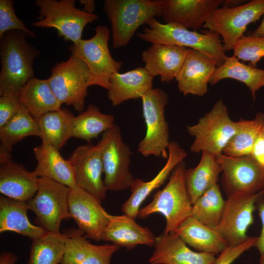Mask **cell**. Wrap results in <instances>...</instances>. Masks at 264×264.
Here are the masks:
<instances>
[{
  "mask_svg": "<svg viewBox=\"0 0 264 264\" xmlns=\"http://www.w3.org/2000/svg\"><path fill=\"white\" fill-rule=\"evenodd\" d=\"M137 37L152 44L176 45L196 50L221 66L226 56L220 35L206 30L200 33L173 24L162 23L155 18L150 19Z\"/></svg>",
  "mask_w": 264,
  "mask_h": 264,
  "instance_id": "7a4b0ae2",
  "label": "cell"
},
{
  "mask_svg": "<svg viewBox=\"0 0 264 264\" xmlns=\"http://www.w3.org/2000/svg\"><path fill=\"white\" fill-rule=\"evenodd\" d=\"M90 74L86 64L71 54L68 60L57 63L48 78L55 95L62 104L72 106L82 111L85 106Z\"/></svg>",
  "mask_w": 264,
  "mask_h": 264,
  "instance_id": "30bf717a",
  "label": "cell"
},
{
  "mask_svg": "<svg viewBox=\"0 0 264 264\" xmlns=\"http://www.w3.org/2000/svg\"><path fill=\"white\" fill-rule=\"evenodd\" d=\"M97 145L101 151L107 189L119 191L130 188L134 180L130 171L132 152L123 141L120 127L115 125L104 132Z\"/></svg>",
  "mask_w": 264,
  "mask_h": 264,
  "instance_id": "9c48e42d",
  "label": "cell"
},
{
  "mask_svg": "<svg viewBox=\"0 0 264 264\" xmlns=\"http://www.w3.org/2000/svg\"><path fill=\"white\" fill-rule=\"evenodd\" d=\"M66 235L65 254L59 264H110L112 255L119 248L113 244L90 243L78 228L64 231Z\"/></svg>",
  "mask_w": 264,
  "mask_h": 264,
  "instance_id": "ffe728a7",
  "label": "cell"
},
{
  "mask_svg": "<svg viewBox=\"0 0 264 264\" xmlns=\"http://www.w3.org/2000/svg\"><path fill=\"white\" fill-rule=\"evenodd\" d=\"M168 98L167 93L158 88H152L141 98L146 131L144 137L139 143L138 152L143 156L168 158L170 142L165 108Z\"/></svg>",
  "mask_w": 264,
  "mask_h": 264,
  "instance_id": "ba28073f",
  "label": "cell"
},
{
  "mask_svg": "<svg viewBox=\"0 0 264 264\" xmlns=\"http://www.w3.org/2000/svg\"><path fill=\"white\" fill-rule=\"evenodd\" d=\"M67 159L74 170L76 185L100 200L104 199L108 190L102 177L103 167L98 145L79 146Z\"/></svg>",
  "mask_w": 264,
  "mask_h": 264,
  "instance_id": "2e32d148",
  "label": "cell"
},
{
  "mask_svg": "<svg viewBox=\"0 0 264 264\" xmlns=\"http://www.w3.org/2000/svg\"><path fill=\"white\" fill-rule=\"evenodd\" d=\"M222 170L221 183L227 196L251 194L264 189V168L251 155L217 156Z\"/></svg>",
  "mask_w": 264,
  "mask_h": 264,
  "instance_id": "5bb4252c",
  "label": "cell"
},
{
  "mask_svg": "<svg viewBox=\"0 0 264 264\" xmlns=\"http://www.w3.org/2000/svg\"><path fill=\"white\" fill-rule=\"evenodd\" d=\"M113 116L101 111L99 108L90 104L87 109L74 117L72 129V137L90 142L101 133L112 128Z\"/></svg>",
  "mask_w": 264,
  "mask_h": 264,
  "instance_id": "836d02e7",
  "label": "cell"
},
{
  "mask_svg": "<svg viewBox=\"0 0 264 264\" xmlns=\"http://www.w3.org/2000/svg\"><path fill=\"white\" fill-rule=\"evenodd\" d=\"M22 104L35 118L61 109L62 104L53 93L47 79L32 77L20 90Z\"/></svg>",
  "mask_w": 264,
  "mask_h": 264,
  "instance_id": "f1b7e54d",
  "label": "cell"
},
{
  "mask_svg": "<svg viewBox=\"0 0 264 264\" xmlns=\"http://www.w3.org/2000/svg\"><path fill=\"white\" fill-rule=\"evenodd\" d=\"M225 201L218 183L203 193L192 204V216L202 223L217 229Z\"/></svg>",
  "mask_w": 264,
  "mask_h": 264,
  "instance_id": "8d00e7d4",
  "label": "cell"
},
{
  "mask_svg": "<svg viewBox=\"0 0 264 264\" xmlns=\"http://www.w3.org/2000/svg\"><path fill=\"white\" fill-rule=\"evenodd\" d=\"M216 63L199 51L188 49L184 64L175 79L179 91L184 96H203L216 67Z\"/></svg>",
  "mask_w": 264,
  "mask_h": 264,
  "instance_id": "44dd1931",
  "label": "cell"
},
{
  "mask_svg": "<svg viewBox=\"0 0 264 264\" xmlns=\"http://www.w3.org/2000/svg\"><path fill=\"white\" fill-rule=\"evenodd\" d=\"M199 162L195 168L186 169L185 181L193 204L203 193L218 184L222 170L217 156L207 152H201Z\"/></svg>",
  "mask_w": 264,
  "mask_h": 264,
  "instance_id": "4dcf8cb0",
  "label": "cell"
},
{
  "mask_svg": "<svg viewBox=\"0 0 264 264\" xmlns=\"http://www.w3.org/2000/svg\"><path fill=\"white\" fill-rule=\"evenodd\" d=\"M256 240V237H250L241 244L228 245L219 254L214 264H232L244 252L254 247Z\"/></svg>",
  "mask_w": 264,
  "mask_h": 264,
  "instance_id": "ab89813d",
  "label": "cell"
},
{
  "mask_svg": "<svg viewBox=\"0 0 264 264\" xmlns=\"http://www.w3.org/2000/svg\"><path fill=\"white\" fill-rule=\"evenodd\" d=\"M79 3L84 5L83 10L88 13L93 14L95 10V2L93 0H80Z\"/></svg>",
  "mask_w": 264,
  "mask_h": 264,
  "instance_id": "ee69618b",
  "label": "cell"
},
{
  "mask_svg": "<svg viewBox=\"0 0 264 264\" xmlns=\"http://www.w3.org/2000/svg\"><path fill=\"white\" fill-rule=\"evenodd\" d=\"M19 31L5 33L0 39V95L18 96L34 77L33 63L40 51Z\"/></svg>",
  "mask_w": 264,
  "mask_h": 264,
  "instance_id": "6da1fadb",
  "label": "cell"
},
{
  "mask_svg": "<svg viewBox=\"0 0 264 264\" xmlns=\"http://www.w3.org/2000/svg\"><path fill=\"white\" fill-rule=\"evenodd\" d=\"M66 235L48 232L33 240L27 264H59L63 260Z\"/></svg>",
  "mask_w": 264,
  "mask_h": 264,
  "instance_id": "d590c367",
  "label": "cell"
},
{
  "mask_svg": "<svg viewBox=\"0 0 264 264\" xmlns=\"http://www.w3.org/2000/svg\"><path fill=\"white\" fill-rule=\"evenodd\" d=\"M150 264H214L215 255L191 250L176 233H163L156 237Z\"/></svg>",
  "mask_w": 264,
  "mask_h": 264,
  "instance_id": "d6986e66",
  "label": "cell"
},
{
  "mask_svg": "<svg viewBox=\"0 0 264 264\" xmlns=\"http://www.w3.org/2000/svg\"><path fill=\"white\" fill-rule=\"evenodd\" d=\"M39 8L38 21L32 23L37 27L54 28L66 41L77 43L87 24L98 19L95 14L84 12L75 6V0H36Z\"/></svg>",
  "mask_w": 264,
  "mask_h": 264,
  "instance_id": "8992f818",
  "label": "cell"
},
{
  "mask_svg": "<svg viewBox=\"0 0 264 264\" xmlns=\"http://www.w3.org/2000/svg\"><path fill=\"white\" fill-rule=\"evenodd\" d=\"M264 14V0H252L240 6L218 8L203 27L220 36L225 51L233 49L244 35L247 26Z\"/></svg>",
  "mask_w": 264,
  "mask_h": 264,
  "instance_id": "7c38bea8",
  "label": "cell"
},
{
  "mask_svg": "<svg viewBox=\"0 0 264 264\" xmlns=\"http://www.w3.org/2000/svg\"><path fill=\"white\" fill-rule=\"evenodd\" d=\"M41 133L37 119L22 105L16 114L0 128V160L12 158V147L24 138Z\"/></svg>",
  "mask_w": 264,
  "mask_h": 264,
  "instance_id": "f546056e",
  "label": "cell"
},
{
  "mask_svg": "<svg viewBox=\"0 0 264 264\" xmlns=\"http://www.w3.org/2000/svg\"><path fill=\"white\" fill-rule=\"evenodd\" d=\"M256 209L262 223L261 233L257 237L256 247L260 254V262L264 260V197L261 198L257 202Z\"/></svg>",
  "mask_w": 264,
  "mask_h": 264,
  "instance_id": "b9f144b4",
  "label": "cell"
},
{
  "mask_svg": "<svg viewBox=\"0 0 264 264\" xmlns=\"http://www.w3.org/2000/svg\"><path fill=\"white\" fill-rule=\"evenodd\" d=\"M175 233L187 245L198 252L219 254L229 245L217 229L193 216L184 220Z\"/></svg>",
  "mask_w": 264,
  "mask_h": 264,
  "instance_id": "4316f807",
  "label": "cell"
},
{
  "mask_svg": "<svg viewBox=\"0 0 264 264\" xmlns=\"http://www.w3.org/2000/svg\"><path fill=\"white\" fill-rule=\"evenodd\" d=\"M95 35L87 40L72 44L69 49L87 66L90 74V86L95 85L108 89L111 76L119 72L122 63L114 59L110 53L109 41L110 30L106 25H99Z\"/></svg>",
  "mask_w": 264,
  "mask_h": 264,
  "instance_id": "52a82bcc",
  "label": "cell"
},
{
  "mask_svg": "<svg viewBox=\"0 0 264 264\" xmlns=\"http://www.w3.org/2000/svg\"><path fill=\"white\" fill-rule=\"evenodd\" d=\"M188 49L176 45L152 44L142 52L144 67L153 78L159 76L162 82H170L181 68Z\"/></svg>",
  "mask_w": 264,
  "mask_h": 264,
  "instance_id": "7402d4cb",
  "label": "cell"
},
{
  "mask_svg": "<svg viewBox=\"0 0 264 264\" xmlns=\"http://www.w3.org/2000/svg\"><path fill=\"white\" fill-rule=\"evenodd\" d=\"M238 126V121L230 118L222 100H218L197 123L187 126L188 133L195 139L190 151L196 153L207 152L216 156L222 154L236 133Z\"/></svg>",
  "mask_w": 264,
  "mask_h": 264,
  "instance_id": "5b68a950",
  "label": "cell"
},
{
  "mask_svg": "<svg viewBox=\"0 0 264 264\" xmlns=\"http://www.w3.org/2000/svg\"><path fill=\"white\" fill-rule=\"evenodd\" d=\"M155 239L154 233L147 227H143L135 219L123 214L109 215V221L105 230L103 240L113 244L132 249L137 245L154 246Z\"/></svg>",
  "mask_w": 264,
  "mask_h": 264,
  "instance_id": "603a6c76",
  "label": "cell"
},
{
  "mask_svg": "<svg viewBox=\"0 0 264 264\" xmlns=\"http://www.w3.org/2000/svg\"><path fill=\"white\" fill-rule=\"evenodd\" d=\"M234 55L239 60L249 62V65H256L264 57V37L243 35L233 48Z\"/></svg>",
  "mask_w": 264,
  "mask_h": 264,
  "instance_id": "74e56055",
  "label": "cell"
},
{
  "mask_svg": "<svg viewBox=\"0 0 264 264\" xmlns=\"http://www.w3.org/2000/svg\"><path fill=\"white\" fill-rule=\"evenodd\" d=\"M74 117L69 110L61 109L37 119L42 141L50 144L58 150L61 149L72 137Z\"/></svg>",
  "mask_w": 264,
  "mask_h": 264,
  "instance_id": "d6a6232c",
  "label": "cell"
},
{
  "mask_svg": "<svg viewBox=\"0 0 264 264\" xmlns=\"http://www.w3.org/2000/svg\"><path fill=\"white\" fill-rule=\"evenodd\" d=\"M264 197V189L254 194H235L227 196L217 230L229 245L246 241L248 228L254 223L256 204Z\"/></svg>",
  "mask_w": 264,
  "mask_h": 264,
  "instance_id": "4fadbf2b",
  "label": "cell"
},
{
  "mask_svg": "<svg viewBox=\"0 0 264 264\" xmlns=\"http://www.w3.org/2000/svg\"><path fill=\"white\" fill-rule=\"evenodd\" d=\"M18 258L11 252L3 251L0 255V264H15Z\"/></svg>",
  "mask_w": 264,
  "mask_h": 264,
  "instance_id": "7bdbcfd3",
  "label": "cell"
},
{
  "mask_svg": "<svg viewBox=\"0 0 264 264\" xmlns=\"http://www.w3.org/2000/svg\"><path fill=\"white\" fill-rule=\"evenodd\" d=\"M39 178L12 159L0 161V192L4 196L27 202L37 191Z\"/></svg>",
  "mask_w": 264,
  "mask_h": 264,
  "instance_id": "cb8c5ba5",
  "label": "cell"
},
{
  "mask_svg": "<svg viewBox=\"0 0 264 264\" xmlns=\"http://www.w3.org/2000/svg\"><path fill=\"white\" fill-rule=\"evenodd\" d=\"M251 36L256 37H264V17L259 26L252 33Z\"/></svg>",
  "mask_w": 264,
  "mask_h": 264,
  "instance_id": "bcb514c9",
  "label": "cell"
},
{
  "mask_svg": "<svg viewBox=\"0 0 264 264\" xmlns=\"http://www.w3.org/2000/svg\"><path fill=\"white\" fill-rule=\"evenodd\" d=\"M245 0H222V7L231 8L240 6L244 3Z\"/></svg>",
  "mask_w": 264,
  "mask_h": 264,
  "instance_id": "f6af8a7d",
  "label": "cell"
},
{
  "mask_svg": "<svg viewBox=\"0 0 264 264\" xmlns=\"http://www.w3.org/2000/svg\"><path fill=\"white\" fill-rule=\"evenodd\" d=\"M104 10L111 23L112 46H126L137 29L161 16V0H105Z\"/></svg>",
  "mask_w": 264,
  "mask_h": 264,
  "instance_id": "277c9868",
  "label": "cell"
},
{
  "mask_svg": "<svg viewBox=\"0 0 264 264\" xmlns=\"http://www.w3.org/2000/svg\"><path fill=\"white\" fill-rule=\"evenodd\" d=\"M226 78L233 79L244 83L255 101L256 92L264 87V69L245 65L234 56H227L224 62L216 67L209 84L214 85Z\"/></svg>",
  "mask_w": 264,
  "mask_h": 264,
  "instance_id": "1f68e13d",
  "label": "cell"
},
{
  "mask_svg": "<svg viewBox=\"0 0 264 264\" xmlns=\"http://www.w3.org/2000/svg\"><path fill=\"white\" fill-rule=\"evenodd\" d=\"M168 152L167 162L153 178L147 181L134 179L130 187L131 196L121 207L124 214L136 219L142 203L153 191L165 182L176 166L187 156L185 151L176 141L170 142Z\"/></svg>",
  "mask_w": 264,
  "mask_h": 264,
  "instance_id": "ac0fdd59",
  "label": "cell"
},
{
  "mask_svg": "<svg viewBox=\"0 0 264 264\" xmlns=\"http://www.w3.org/2000/svg\"><path fill=\"white\" fill-rule=\"evenodd\" d=\"M27 202L5 196L0 198V232H14L31 239L39 238L48 232L32 224L27 216Z\"/></svg>",
  "mask_w": 264,
  "mask_h": 264,
  "instance_id": "83f0119b",
  "label": "cell"
},
{
  "mask_svg": "<svg viewBox=\"0 0 264 264\" xmlns=\"http://www.w3.org/2000/svg\"><path fill=\"white\" fill-rule=\"evenodd\" d=\"M21 107L22 104L18 96H0V128L12 118Z\"/></svg>",
  "mask_w": 264,
  "mask_h": 264,
  "instance_id": "60d3db41",
  "label": "cell"
},
{
  "mask_svg": "<svg viewBox=\"0 0 264 264\" xmlns=\"http://www.w3.org/2000/svg\"><path fill=\"white\" fill-rule=\"evenodd\" d=\"M68 201L70 216L78 228L92 240H103L110 214L101 205V200L76 185L69 188Z\"/></svg>",
  "mask_w": 264,
  "mask_h": 264,
  "instance_id": "9a60e30c",
  "label": "cell"
},
{
  "mask_svg": "<svg viewBox=\"0 0 264 264\" xmlns=\"http://www.w3.org/2000/svg\"><path fill=\"white\" fill-rule=\"evenodd\" d=\"M10 31H19L31 38L37 36L17 16L13 0H0V39L5 33Z\"/></svg>",
  "mask_w": 264,
  "mask_h": 264,
  "instance_id": "f35d334b",
  "label": "cell"
},
{
  "mask_svg": "<svg viewBox=\"0 0 264 264\" xmlns=\"http://www.w3.org/2000/svg\"><path fill=\"white\" fill-rule=\"evenodd\" d=\"M185 170L182 161L172 171L166 185L154 195L149 204L140 209L137 217L143 219L160 213L166 220L163 232L175 233L179 225L192 216V204L186 187Z\"/></svg>",
  "mask_w": 264,
  "mask_h": 264,
  "instance_id": "3957f363",
  "label": "cell"
},
{
  "mask_svg": "<svg viewBox=\"0 0 264 264\" xmlns=\"http://www.w3.org/2000/svg\"><path fill=\"white\" fill-rule=\"evenodd\" d=\"M259 264H264V260H263V261L260 262Z\"/></svg>",
  "mask_w": 264,
  "mask_h": 264,
  "instance_id": "c3c4849f",
  "label": "cell"
},
{
  "mask_svg": "<svg viewBox=\"0 0 264 264\" xmlns=\"http://www.w3.org/2000/svg\"><path fill=\"white\" fill-rule=\"evenodd\" d=\"M69 188L44 177L39 178L38 188L28 201L35 215V223L47 232L60 233L62 220L71 218L68 207Z\"/></svg>",
  "mask_w": 264,
  "mask_h": 264,
  "instance_id": "8fae6325",
  "label": "cell"
},
{
  "mask_svg": "<svg viewBox=\"0 0 264 264\" xmlns=\"http://www.w3.org/2000/svg\"><path fill=\"white\" fill-rule=\"evenodd\" d=\"M153 78L142 67L124 73L116 72L110 80L108 98L113 106L130 99L141 98L153 88Z\"/></svg>",
  "mask_w": 264,
  "mask_h": 264,
  "instance_id": "d4e9b609",
  "label": "cell"
},
{
  "mask_svg": "<svg viewBox=\"0 0 264 264\" xmlns=\"http://www.w3.org/2000/svg\"><path fill=\"white\" fill-rule=\"evenodd\" d=\"M238 122V131L225 147L222 154L233 157L250 155L264 123V113L258 112L253 119H240Z\"/></svg>",
  "mask_w": 264,
  "mask_h": 264,
  "instance_id": "e575fe53",
  "label": "cell"
},
{
  "mask_svg": "<svg viewBox=\"0 0 264 264\" xmlns=\"http://www.w3.org/2000/svg\"><path fill=\"white\" fill-rule=\"evenodd\" d=\"M261 132H262V135H263V137L264 138V123L263 126V127L262 128V129H261Z\"/></svg>",
  "mask_w": 264,
  "mask_h": 264,
  "instance_id": "7dc6e473",
  "label": "cell"
},
{
  "mask_svg": "<svg viewBox=\"0 0 264 264\" xmlns=\"http://www.w3.org/2000/svg\"><path fill=\"white\" fill-rule=\"evenodd\" d=\"M33 152L37 162L33 171L39 177H46L69 188L76 186L72 166L58 149L42 141Z\"/></svg>",
  "mask_w": 264,
  "mask_h": 264,
  "instance_id": "484cf974",
  "label": "cell"
},
{
  "mask_svg": "<svg viewBox=\"0 0 264 264\" xmlns=\"http://www.w3.org/2000/svg\"><path fill=\"white\" fill-rule=\"evenodd\" d=\"M222 2V0H161V17L166 23L197 31Z\"/></svg>",
  "mask_w": 264,
  "mask_h": 264,
  "instance_id": "e0dca14e",
  "label": "cell"
}]
</instances>
